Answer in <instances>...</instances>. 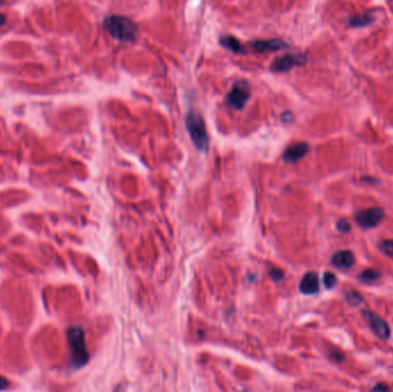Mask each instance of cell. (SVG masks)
<instances>
[{"label": "cell", "instance_id": "11", "mask_svg": "<svg viewBox=\"0 0 393 392\" xmlns=\"http://www.w3.org/2000/svg\"><path fill=\"white\" fill-rule=\"evenodd\" d=\"M287 44L281 39H268V40H255L253 47L259 52H273L284 49Z\"/></svg>", "mask_w": 393, "mask_h": 392}, {"label": "cell", "instance_id": "8", "mask_svg": "<svg viewBox=\"0 0 393 392\" xmlns=\"http://www.w3.org/2000/svg\"><path fill=\"white\" fill-rule=\"evenodd\" d=\"M320 289V280L316 273L309 272L304 275L300 282V291L306 295L316 294Z\"/></svg>", "mask_w": 393, "mask_h": 392}, {"label": "cell", "instance_id": "12", "mask_svg": "<svg viewBox=\"0 0 393 392\" xmlns=\"http://www.w3.org/2000/svg\"><path fill=\"white\" fill-rule=\"evenodd\" d=\"M221 44L225 49H229L230 51L235 52V53H241L243 52V46L240 45L239 40L235 38L233 36H225L221 38Z\"/></svg>", "mask_w": 393, "mask_h": 392}, {"label": "cell", "instance_id": "14", "mask_svg": "<svg viewBox=\"0 0 393 392\" xmlns=\"http://www.w3.org/2000/svg\"><path fill=\"white\" fill-rule=\"evenodd\" d=\"M373 20H374L373 16H370L367 13L359 14V15H355V16L351 17V20H349V25L353 26V27H362V26L369 25V23H370Z\"/></svg>", "mask_w": 393, "mask_h": 392}, {"label": "cell", "instance_id": "23", "mask_svg": "<svg viewBox=\"0 0 393 392\" xmlns=\"http://www.w3.org/2000/svg\"><path fill=\"white\" fill-rule=\"evenodd\" d=\"M5 22H6V17H5V15H3L2 13H0V26H3Z\"/></svg>", "mask_w": 393, "mask_h": 392}, {"label": "cell", "instance_id": "10", "mask_svg": "<svg viewBox=\"0 0 393 392\" xmlns=\"http://www.w3.org/2000/svg\"><path fill=\"white\" fill-rule=\"evenodd\" d=\"M309 151V146L305 144V143H299V144H295L288 148L285 152H284V159L285 161L288 162H296L298 160H300L305 157V155L308 153Z\"/></svg>", "mask_w": 393, "mask_h": 392}, {"label": "cell", "instance_id": "20", "mask_svg": "<svg viewBox=\"0 0 393 392\" xmlns=\"http://www.w3.org/2000/svg\"><path fill=\"white\" fill-rule=\"evenodd\" d=\"M371 392H391L389 385L385 383H378L374 386Z\"/></svg>", "mask_w": 393, "mask_h": 392}, {"label": "cell", "instance_id": "9", "mask_svg": "<svg viewBox=\"0 0 393 392\" xmlns=\"http://www.w3.org/2000/svg\"><path fill=\"white\" fill-rule=\"evenodd\" d=\"M331 262L338 269H348L355 263V257L348 250H343V251H338L334 254Z\"/></svg>", "mask_w": 393, "mask_h": 392}, {"label": "cell", "instance_id": "16", "mask_svg": "<svg viewBox=\"0 0 393 392\" xmlns=\"http://www.w3.org/2000/svg\"><path fill=\"white\" fill-rule=\"evenodd\" d=\"M323 283L326 289H333V287L337 285V276L334 273L326 272L323 275Z\"/></svg>", "mask_w": 393, "mask_h": 392}, {"label": "cell", "instance_id": "4", "mask_svg": "<svg viewBox=\"0 0 393 392\" xmlns=\"http://www.w3.org/2000/svg\"><path fill=\"white\" fill-rule=\"evenodd\" d=\"M250 98V86L244 81L234 84L233 89L226 96V102L237 111L243 110Z\"/></svg>", "mask_w": 393, "mask_h": 392}, {"label": "cell", "instance_id": "1", "mask_svg": "<svg viewBox=\"0 0 393 392\" xmlns=\"http://www.w3.org/2000/svg\"><path fill=\"white\" fill-rule=\"evenodd\" d=\"M104 27L110 35L123 43H132L136 39L137 28L130 18L121 15H112L105 18Z\"/></svg>", "mask_w": 393, "mask_h": 392}, {"label": "cell", "instance_id": "3", "mask_svg": "<svg viewBox=\"0 0 393 392\" xmlns=\"http://www.w3.org/2000/svg\"><path fill=\"white\" fill-rule=\"evenodd\" d=\"M68 344L72 354V362L75 367H82L89 360V353L85 346L84 332L79 327H72L67 332Z\"/></svg>", "mask_w": 393, "mask_h": 392}, {"label": "cell", "instance_id": "2", "mask_svg": "<svg viewBox=\"0 0 393 392\" xmlns=\"http://www.w3.org/2000/svg\"><path fill=\"white\" fill-rule=\"evenodd\" d=\"M185 125L196 149L200 152H206L208 149V135L202 116L199 113L190 112L187 115Z\"/></svg>", "mask_w": 393, "mask_h": 392}, {"label": "cell", "instance_id": "7", "mask_svg": "<svg viewBox=\"0 0 393 392\" xmlns=\"http://www.w3.org/2000/svg\"><path fill=\"white\" fill-rule=\"evenodd\" d=\"M307 59L304 55L285 54L283 56H279V58H277L275 61H274L272 69L274 70V72H279V73L288 72V70H291L293 67H296V66L304 65Z\"/></svg>", "mask_w": 393, "mask_h": 392}, {"label": "cell", "instance_id": "13", "mask_svg": "<svg viewBox=\"0 0 393 392\" xmlns=\"http://www.w3.org/2000/svg\"><path fill=\"white\" fill-rule=\"evenodd\" d=\"M381 277V273L376 271V269H364V271L360 274L359 278L364 283H371L377 281Z\"/></svg>", "mask_w": 393, "mask_h": 392}, {"label": "cell", "instance_id": "18", "mask_svg": "<svg viewBox=\"0 0 393 392\" xmlns=\"http://www.w3.org/2000/svg\"><path fill=\"white\" fill-rule=\"evenodd\" d=\"M337 229H338V231H340V233L346 234V233H348L349 230H351V224H349L347 221L340 220L337 223Z\"/></svg>", "mask_w": 393, "mask_h": 392}, {"label": "cell", "instance_id": "19", "mask_svg": "<svg viewBox=\"0 0 393 392\" xmlns=\"http://www.w3.org/2000/svg\"><path fill=\"white\" fill-rule=\"evenodd\" d=\"M271 276L273 280L275 281H279L282 280V278L284 277V272L281 271V269H277V268H274L271 271Z\"/></svg>", "mask_w": 393, "mask_h": 392}, {"label": "cell", "instance_id": "22", "mask_svg": "<svg viewBox=\"0 0 393 392\" xmlns=\"http://www.w3.org/2000/svg\"><path fill=\"white\" fill-rule=\"evenodd\" d=\"M8 385H9V382L5 379V377L0 376V391L7 389Z\"/></svg>", "mask_w": 393, "mask_h": 392}, {"label": "cell", "instance_id": "5", "mask_svg": "<svg viewBox=\"0 0 393 392\" xmlns=\"http://www.w3.org/2000/svg\"><path fill=\"white\" fill-rule=\"evenodd\" d=\"M363 318L369 327L376 335L382 339H387L390 337V327L385 320H383L381 316L376 315L370 311H363Z\"/></svg>", "mask_w": 393, "mask_h": 392}, {"label": "cell", "instance_id": "15", "mask_svg": "<svg viewBox=\"0 0 393 392\" xmlns=\"http://www.w3.org/2000/svg\"><path fill=\"white\" fill-rule=\"evenodd\" d=\"M345 298H346L347 303L352 306H358L362 303V296L354 290L348 291L347 294L345 295Z\"/></svg>", "mask_w": 393, "mask_h": 392}, {"label": "cell", "instance_id": "21", "mask_svg": "<svg viewBox=\"0 0 393 392\" xmlns=\"http://www.w3.org/2000/svg\"><path fill=\"white\" fill-rule=\"evenodd\" d=\"M330 357H331V359H334L336 362H340V361L344 360V354L342 352L337 351V349H335V351H331Z\"/></svg>", "mask_w": 393, "mask_h": 392}, {"label": "cell", "instance_id": "17", "mask_svg": "<svg viewBox=\"0 0 393 392\" xmlns=\"http://www.w3.org/2000/svg\"><path fill=\"white\" fill-rule=\"evenodd\" d=\"M380 247L383 252L387 254V256L393 257V240L392 239L383 240V242L380 244Z\"/></svg>", "mask_w": 393, "mask_h": 392}, {"label": "cell", "instance_id": "6", "mask_svg": "<svg viewBox=\"0 0 393 392\" xmlns=\"http://www.w3.org/2000/svg\"><path fill=\"white\" fill-rule=\"evenodd\" d=\"M384 218V212L382 209L378 207H374V209H368L360 211L359 213L355 215V221L358 222L359 225H361L362 228H373L376 226Z\"/></svg>", "mask_w": 393, "mask_h": 392}]
</instances>
